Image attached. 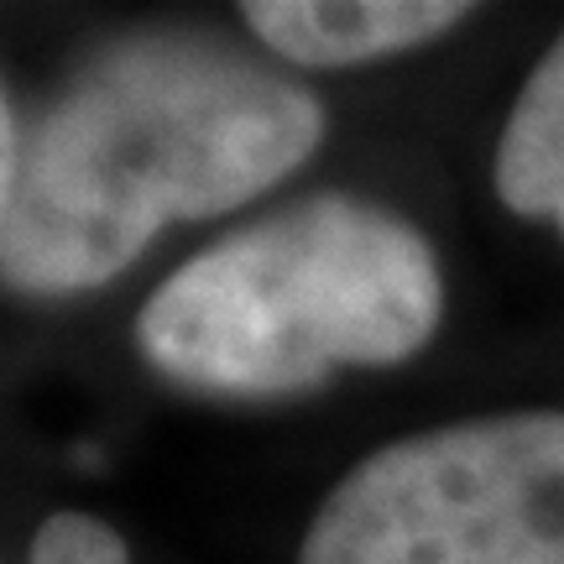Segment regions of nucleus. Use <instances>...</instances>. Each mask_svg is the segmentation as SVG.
I'll return each instance as SVG.
<instances>
[{
  "label": "nucleus",
  "instance_id": "1",
  "mask_svg": "<svg viewBox=\"0 0 564 564\" xmlns=\"http://www.w3.org/2000/svg\"><path fill=\"white\" fill-rule=\"evenodd\" d=\"M319 141V95L257 53L173 26L110 37L37 105L6 100V288L37 299L100 288L162 225L241 209Z\"/></svg>",
  "mask_w": 564,
  "mask_h": 564
},
{
  "label": "nucleus",
  "instance_id": "2",
  "mask_svg": "<svg viewBox=\"0 0 564 564\" xmlns=\"http://www.w3.org/2000/svg\"><path fill=\"white\" fill-rule=\"evenodd\" d=\"M444 282L423 230L356 194H308L209 241L137 314L167 382L288 398L340 366H398L429 345Z\"/></svg>",
  "mask_w": 564,
  "mask_h": 564
},
{
  "label": "nucleus",
  "instance_id": "3",
  "mask_svg": "<svg viewBox=\"0 0 564 564\" xmlns=\"http://www.w3.org/2000/svg\"><path fill=\"white\" fill-rule=\"evenodd\" d=\"M299 564H564V408L371 449L319 502Z\"/></svg>",
  "mask_w": 564,
  "mask_h": 564
},
{
  "label": "nucleus",
  "instance_id": "4",
  "mask_svg": "<svg viewBox=\"0 0 564 564\" xmlns=\"http://www.w3.org/2000/svg\"><path fill=\"white\" fill-rule=\"evenodd\" d=\"M470 17L465 0H246L241 21L262 47L299 68L392 58L444 37Z\"/></svg>",
  "mask_w": 564,
  "mask_h": 564
},
{
  "label": "nucleus",
  "instance_id": "5",
  "mask_svg": "<svg viewBox=\"0 0 564 564\" xmlns=\"http://www.w3.org/2000/svg\"><path fill=\"white\" fill-rule=\"evenodd\" d=\"M497 199L523 215L549 220L564 241V32L523 79V95L507 110L491 158Z\"/></svg>",
  "mask_w": 564,
  "mask_h": 564
},
{
  "label": "nucleus",
  "instance_id": "6",
  "mask_svg": "<svg viewBox=\"0 0 564 564\" xmlns=\"http://www.w3.org/2000/svg\"><path fill=\"white\" fill-rule=\"evenodd\" d=\"M26 564H131V549L116 528L89 512H53L32 533Z\"/></svg>",
  "mask_w": 564,
  "mask_h": 564
}]
</instances>
